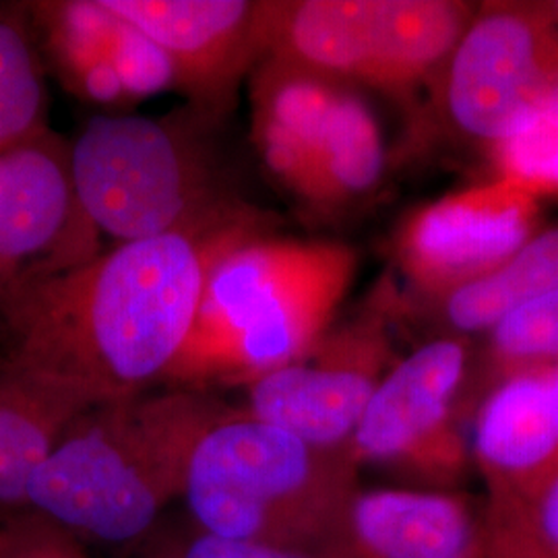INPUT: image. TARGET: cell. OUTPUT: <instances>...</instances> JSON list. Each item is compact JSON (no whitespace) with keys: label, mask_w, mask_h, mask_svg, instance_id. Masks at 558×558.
<instances>
[{"label":"cell","mask_w":558,"mask_h":558,"mask_svg":"<svg viewBox=\"0 0 558 558\" xmlns=\"http://www.w3.org/2000/svg\"><path fill=\"white\" fill-rule=\"evenodd\" d=\"M244 209L228 220L119 242L27 279L0 306V371L100 405L168 379L221 257L259 236Z\"/></svg>","instance_id":"6da1fadb"},{"label":"cell","mask_w":558,"mask_h":558,"mask_svg":"<svg viewBox=\"0 0 558 558\" xmlns=\"http://www.w3.org/2000/svg\"><path fill=\"white\" fill-rule=\"evenodd\" d=\"M226 408L197 391L94 405L71 424L34 474L29 511L75 538L131 546L182 497L189 461Z\"/></svg>","instance_id":"7a4b0ae2"},{"label":"cell","mask_w":558,"mask_h":558,"mask_svg":"<svg viewBox=\"0 0 558 558\" xmlns=\"http://www.w3.org/2000/svg\"><path fill=\"white\" fill-rule=\"evenodd\" d=\"M338 242L246 240L214 267L195 327L168 379L248 383L308 354L354 278Z\"/></svg>","instance_id":"3957f363"},{"label":"cell","mask_w":558,"mask_h":558,"mask_svg":"<svg viewBox=\"0 0 558 558\" xmlns=\"http://www.w3.org/2000/svg\"><path fill=\"white\" fill-rule=\"evenodd\" d=\"M359 490L348 451L223 410L191 456L182 499L209 534L311 555Z\"/></svg>","instance_id":"277c9868"},{"label":"cell","mask_w":558,"mask_h":558,"mask_svg":"<svg viewBox=\"0 0 558 558\" xmlns=\"http://www.w3.org/2000/svg\"><path fill=\"white\" fill-rule=\"evenodd\" d=\"M75 197L96 232L119 242L205 228L242 209L223 199L180 122L98 114L69 151Z\"/></svg>","instance_id":"5b68a950"},{"label":"cell","mask_w":558,"mask_h":558,"mask_svg":"<svg viewBox=\"0 0 558 558\" xmlns=\"http://www.w3.org/2000/svg\"><path fill=\"white\" fill-rule=\"evenodd\" d=\"M468 364L463 341L437 339L391 366L348 445L359 470L377 465L420 490L458 493L472 461L456 414Z\"/></svg>","instance_id":"8992f818"},{"label":"cell","mask_w":558,"mask_h":558,"mask_svg":"<svg viewBox=\"0 0 558 558\" xmlns=\"http://www.w3.org/2000/svg\"><path fill=\"white\" fill-rule=\"evenodd\" d=\"M557 64L558 2H486L440 73L445 112L495 147L538 110Z\"/></svg>","instance_id":"52a82bcc"},{"label":"cell","mask_w":558,"mask_h":558,"mask_svg":"<svg viewBox=\"0 0 558 558\" xmlns=\"http://www.w3.org/2000/svg\"><path fill=\"white\" fill-rule=\"evenodd\" d=\"M380 325H352L325 336L304 354L248 383L246 412L329 451H348L360 418L389 373Z\"/></svg>","instance_id":"ba28073f"},{"label":"cell","mask_w":558,"mask_h":558,"mask_svg":"<svg viewBox=\"0 0 558 558\" xmlns=\"http://www.w3.org/2000/svg\"><path fill=\"white\" fill-rule=\"evenodd\" d=\"M71 145L50 129L0 147V306L27 279L94 257L75 197Z\"/></svg>","instance_id":"9c48e42d"},{"label":"cell","mask_w":558,"mask_h":558,"mask_svg":"<svg viewBox=\"0 0 558 558\" xmlns=\"http://www.w3.org/2000/svg\"><path fill=\"white\" fill-rule=\"evenodd\" d=\"M536 223L538 199L497 179L418 209L399 232V265L420 290L447 296L511 259Z\"/></svg>","instance_id":"30bf717a"},{"label":"cell","mask_w":558,"mask_h":558,"mask_svg":"<svg viewBox=\"0 0 558 558\" xmlns=\"http://www.w3.org/2000/svg\"><path fill=\"white\" fill-rule=\"evenodd\" d=\"M156 41L174 69V85L203 119H218L251 62L267 50L269 2L244 0H101Z\"/></svg>","instance_id":"8fae6325"},{"label":"cell","mask_w":558,"mask_h":558,"mask_svg":"<svg viewBox=\"0 0 558 558\" xmlns=\"http://www.w3.org/2000/svg\"><path fill=\"white\" fill-rule=\"evenodd\" d=\"M308 557L488 558L484 507L459 493L360 488Z\"/></svg>","instance_id":"7c38bea8"},{"label":"cell","mask_w":558,"mask_h":558,"mask_svg":"<svg viewBox=\"0 0 558 558\" xmlns=\"http://www.w3.org/2000/svg\"><path fill=\"white\" fill-rule=\"evenodd\" d=\"M472 461L484 502L518 497L558 465V366L519 371L493 383L474 416Z\"/></svg>","instance_id":"4fadbf2b"},{"label":"cell","mask_w":558,"mask_h":558,"mask_svg":"<svg viewBox=\"0 0 558 558\" xmlns=\"http://www.w3.org/2000/svg\"><path fill=\"white\" fill-rule=\"evenodd\" d=\"M343 87L269 59L255 85L257 143L269 170L319 203L320 154Z\"/></svg>","instance_id":"5bb4252c"},{"label":"cell","mask_w":558,"mask_h":558,"mask_svg":"<svg viewBox=\"0 0 558 558\" xmlns=\"http://www.w3.org/2000/svg\"><path fill=\"white\" fill-rule=\"evenodd\" d=\"M474 11L447 0H375L362 83L403 96L440 75Z\"/></svg>","instance_id":"9a60e30c"},{"label":"cell","mask_w":558,"mask_h":558,"mask_svg":"<svg viewBox=\"0 0 558 558\" xmlns=\"http://www.w3.org/2000/svg\"><path fill=\"white\" fill-rule=\"evenodd\" d=\"M373 7L375 0L269 2L263 59L336 83H362L371 57Z\"/></svg>","instance_id":"2e32d148"},{"label":"cell","mask_w":558,"mask_h":558,"mask_svg":"<svg viewBox=\"0 0 558 558\" xmlns=\"http://www.w3.org/2000/svg\"><path fill=\"white\" fill-rule=\"evenodd\" d=\"M92 408L60 387L0 371V521L29 511L34 474Z\"/></svg>","instance_id":"e0dca14e"},{"label":"cell","mask_w":558,"mask_h":558,"mask_svg":"<svg viewBox=\"0 0 558 558\" xmlns=\"http://www.w3.org/2000/svg\"><path fill=\"white\" fill-rule=\"evenodd\" d=\"M558 288V228L536 234L493 274L445 296V315L463 333L493 331L523 304Z\"/></svg>","instance_id":"ac0fdd59"},{"label":"cell","mask_w":558,"mask_h":558,"mask_svg":"<svg viewBox=\"0 0 558 558\" xmlns=\"http://www.w3.org/2000/svg\"><path fill=\"white\" fill-rule=\"evenodd\" d=\"M48 32L62 73L85 98L100 104L126 100L114 69L119 17L101 0L34 4Z\"/></svg>","instance_id":"d6986e66"},{"label":"cell","mask_w":558,"mask_h":558,"mask_svg":"<svg viewBox=\"0 0 558 558\" xmlns=\"http://www.w3.org/2000/svg\"><path fill=\"white\" fill-rule=\"evenodd\" d=\"M383 163L377 120L359 96L343 89L320 154L319 203H336L371 191L379 182Z\"/></svg>","instance_id":"ffe728a7"},{"label":"cell","mask_w":558,"mask_h":558,"mask_svg":"<svg viewBox=\"0 0 558 558\" xmlns=\"http://www.w3.org/2000/svg\"><path fill=\"white\" fill-rule=\"evenodd\" d=\"M488 558H558V465L518 497L482 502Z\"/></svg>","instance_id":"44dd1931"},{"label":"cell","mask_w":558,"mask_h":558,"mask_svg":"<svg viewBox=\"0 0 558 558\" xmlns=\"http://www.w3.org/2000/svg\"><path fill=\"white\" fill-rule=\"evenodd\" d=\"M38 57L21 21L0 20V147L46 131Z\"/></svg>","instance_id":"7402d4cb"},{"label":"cell","mask_w":558,"mask_h":558,"mask_svg":"<svg viewBox=\"0 0 558 558\" xmlns=\"http://www.w3.org/2000/svg\"><path fill=\"white\" fill-rule=\"evenodd\" d=\"M488 336L490 385L519 371L558 366V288L523 304Z\"/></svg>","instance_id":"603a6c76"},{"label":"cell","mask_w":558,"mask_h":558,"mask_svg":"<svg viewBox=\"0 0 558 558\" xmlns=\"http://www.w3.org/2000/svg\"><path fill=\"white\" fill-rule=\"evenodd\" d=\"M499 179L532 197H558V117L538 108L518 131L493 147Z\"/></svg>","instance_id":"cb8c5ba5"},{"label":"cell","mask_w":558,"mask_h":558,"mask_svg":"<svg viewBox=\"0 0 558 558\" xmlns=\"http://www.w3.org/2000/svg\"><path fill=\"white\" fill-rule=\"evenodd\" d=\"M126 558H311L253 542H240L209 534L189 523H160L145 538L124 548Z\"/></svg>","instance_id":"d4e9b609"},{"label":"cell","mask_w":558,"mask_h":558,"mask_svg":"<svg viewBox=\"0 0 558 558\" xmlns=\"http://www.w3.org/2000/svg\"><path fill=\"white\" fill-rule=\"evenodd\" d=\"M112 62L126 100L154 96L174 85V69L166 52L126 21L119 20Z\"/></svg>","instance_id":"484cf974"},{"label":"cell","mask_w":558,"mask_h":558,"mask_svg":"<svg viewBox=\"0 0 558 558\" xmlns=\"http://www.w3.org/2000/svg\"><path fill=\"white\" fill-rule=\"evenodd\" d=\"M0 558H89L80 538L25 511L0 521Z\"/></svg>","instance_id":"4316f807"},{"label":"cell","mask_w":558,"mask_h":558,"mask_svg":"<svg viewBox=\"0 0 558 558\" xmlns=\"http://www.w3.org/2000/svg\"><path fill=\"white\" fill-rule=\"evenodd\" d=\"M539 108L558 117V64L557 71H555V77L550 81V87H548V92H546V98L539 104Z\"/></svg>","instance_id":"83f0119b"}]
</instances>
